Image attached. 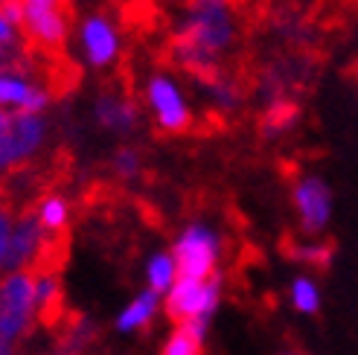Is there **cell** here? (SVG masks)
Here are the masks:
<instances>
[{
	"mask_svg": "<svg viewBox=\"0 0 358 355\" xmlns=\"http://www.w3.org/2000/svg\"><path fill=\"white\" fill-rule=\"evenodd\" d=\"M245 12L236 0H187L166 38V56L178 70L207 85L227 73L224 61L236 50Z\"/></svg>",
	"mask_w": 358,
	"mask_h": 355,
	"instance_id": "obj_1",
	"label": "cell"
},
{
	"mask_svg": "<svg viewBox=\"0 0 358 355\" xmlns=\"http://www.w3.org/2000/svg\"><path fill=\"white\" fill-rule=\"evenodd\" d=\"M24 6V38L29 52L41 59H62L76 21L73 0H21Z\"/></svg>",
	"mask_w": 358,
	"mask_h": 355,
	"instance_id": "obj_2",
	"label": "cell"
},
{
	"mask_svg": "<svg viewBox=\"0 0 358 355\" xmlns=\"http://www.w3.org/2000/svg\"><path fill=\"white\" fill-rule=\"evenodd\" d=\"M222 300V277L210 280H189L178 277L175 286L164 294V314L169 317V324L192 329L199 338L207 341L210 321L219 309Z\"/></svg>",
	"mask_w": 358,
	"mask_h": 355,
	"instance_id": "obj_3",
	"label": "cell"
},
{
	"mask_svg": "<svg viewBox=\"0 0 358 355\" xmlns=\"http://www.w3.org/2000/svg\"><path fill=\"white\" fill-rule=\"evenodd\" d=\"M38 317L35 306V274L12 271L0 286V349L15 352V344L29 332Z\"/></svg>",
	"mask_w": 358,
	"mask_h": 355,
	"instance_id": "obj_4",
	"label": "cell"
},
{
	"mask_svg": "<svg viewBox=\"0 0 358 355\" xmlns=\"http://www.w3.org/2000/svg\"><path fill=\"white\" fill-rule=\"evenodd\" d=\"M50 126L44 114L27 111H3L0 117V166L3 172H15L29 164L47 143Z\"/></svg>",
	"mask_w": 358,
	"mask_h": 355,
	"instance_id": "obj_5",
	"label": "cell"
},
{
	"mask_svg": "<svg viewBox=\"0 0 358 355\" xmlns=\"http://www.w3.org/2000/svg\"><path fill=\"white\" fill-rule=\"evenodd\" d=\"M222 236L204 222H189L178 233L172 254L178 259V274L189 280H210L216 277L219 259H222Z\"/></svg>",
	"mask_w": 358,
	"mask_h": 355,
	"instance_id": "obj_6",
	"label": "cell"
},
{
	"mask_svg": "<svg viewBox=\"0 0 358 355\" xmlns=\"http://www.w3.org/2000/svg\"><path fill=\"white\" fill-rule=\"evenodd\" d=\"M44 239L47 230L41 227L35 212H24L17 219L3 212L0 216V265H3V271H27L41 256Z\"/></svg>",
	"mask_w": 358,
	"mask_h": 355,
	"instance_id": "obj_7",
	"label": "cell"
},
{
	"mask_svg": "<svg viewBox=\"0 0 358 355\" xmlns=\"http://www.w3.org/2000/svg\"><path fill=\"white\" fill-rule=\"evenodd\" d=\"M143 96L152 111V119L157 131L164 134H187L192 129V111L187 105L184 91L178 87V82L166 73H155L149 76L146 87H143Z\"/></svg>",
	"mask_w": 358,
	"mask_h": 355,
	"instance_id": "obj_8",
	"label": "cell"
},
{
	"mask_svg": "<svg viewBox=\"0 0 358 355\" xmlns=\"http://www.w3.org/2000/svg\"><path fill=\"white\" fill-rule=\"evenodd\" d=\"M292 204L297 210L300 230L306 236L324 233L332 216V189L320 175H300L292 187Z\"/></svg>",
	"mask_w": 358,
	"mask_h": 355,
	"instance_id": "obj_9",
	"label": "cell"
},
{
	"mask_svg": "<svg viewBox=\"0 0 358 355\" xmlns=\"http://www.w3.org/2000/svg\"><path fill=\"white\" fill-rule=\"evenodd\" d=\"M79 38H82L85 61L91 67L105 70L120 59V32L105 12H94L85 17L79 27Z\"/></svg>",
	"mask_w": 358,
	"mask_h": 355,
	"instance_id": "obj_10",
	"label": "cell"
},
{
	"mask_svg": "<svg viewBox=\"0 0 358 355\" xmlns=\"http://www.w3.org/2000/svg\"><path fill=\"white\" fill-rule=\"evenodd\" d=\"M94 117L105 131L131 134L140 122V108L131 96H125L120 91H102L94 102Z\"/></svg>",
	"mask_w": 358,
	"mask_h": 355,
	"instance_id": "obj_11",
	"label": "cell"
},
{
	"mask_svg": "<svg viewBox=\"0 0 358 355\" xmlns=\"http://www.w3.org/2000/svg\"><path fill=\"white\" fill-rule=\"evenodd\" d=\"M160 309V294L146 289V291H140L131 303H125L122 312L117 314V321H114V329L117 332H140V329H146L152 321H155V314Z\"/></svg>",
	"mask_w": 358,
	"mask_h": 355,
	"instance_id": "obj_12",
	"label": "cell"
},
{
	"mask_svg": "<svg viewBox=\"0 0 358 355\" xmlns=\"http://www.w3.org/2000/svg\"><path fill=\"white\" fill-rule=\"evenodd\" d=\"M62 280L56 271H38L35 274V306H38V317L44 324H56L62 314Z\"/></svg>",
	"mask_w": 358,
	"mask_h": 355,
	"instance_id": "obj_13",
	"label": "cell"
},
{
	"mask_svg": "<svg viewBox=\"0 0 358 355\" xmlns=\"http://www.w3.org/2000/svg\"><path fill=\"white\" fill-rule=\"evenodd\" d=\"M201 87H204L210 105H213V111H219L222 117H230V114H236L242 108V82L236 76L222 73V76H216L213 82H207Z\"/></svg>",
	"mask_w": 358,
	"mask_h": 355,
	"instance_id": "obj_14",
	"label": "cell"
},
{
	"mask_svg": "<svg viewBox=\"0 0 358 355\" xmlns=\"http://www.w3.org/2000/svg\"><path fill=\"white\" fill-rule=\"evenodd\" d=\"M297 119H300V105L294 99H289V96L271 99L265 114H262V134L265 137H280L285 131H292Z\"/></svg>",
	"mask_w": 358,
	"mask_h": 355,
	"instance_id": "obj_15",
	"label": "cell"
},
{
	"mask_svg": "<svg viewBox=\"0 0 358 355\" xmlns=\"http://www.w3.org/2000/svg\"><path fill=\"white\" fill-rule=\"evenodd\" d=\"M94 338H96V324L87 314H76L73 321H70V326L64 329V335L59 338L52 355H82L94 344Z\"/></svg>",
	"mask_w": 358,
	"mask_h": 355,
	"instance_id": "obj_16",
	"label": "cell"
},
{
	"mask_svg": "<svg viewBox=\"0 0 358 355\" xmlns=\"http://www.w3.org/2000/svg\"><path fill=\"white\" fill-rule=\"evenodd\" d=\"M178 259L172 251H157L149 256L146 262V282H149V289L157 291L160 297H164L175 282H178Z\"/></svg>",
	"mask_w": 358,
	"mask_h": 355,
	"instance_id": "obj_17",
	"label": "cell"
},
{
	"mask_svg": "<svg viewBox=\"0 0 358 355\" xmlns=\"http://www.w3.org/2000/svg\"><path fill=\"white\" fill-rule=\"evenodd\" d=\"M35 216H38V222H41V227L47 230V233H62V230L67 227V222H70V204L64 201V195L52 192V195H47V198H41Z\"/></svg>",
	"mask_w": 358,
	"mask_h": 355,
	"instance_id": "obj_18",
	"label": "cell"
},
{
	"mask_svg": "<svg viewBox=\"0 0 358 355\" xmlns=\"http://www.w3.org/2000/svg\"><path fill=\"white\" fill-rule=\"evenodd\" d=\"M282 251L300 265H317V268H327V265L332 262L335 247L329 242H292L289 239V245H285Z\"/></svg>",
	"mask_w": 358,
	"mask_h": 355,
	"instance_id": "obj_19",
	"label": "cell"
},
{
	"mask_svg": "<svg viewBox=\"0 0 358 355\" xmlns=\"http://www.w3.org/2000/svg\"><path fill=\"white\" fill-rule=\"evenodd\" d=\"M289 297H292L294 312H300V314H317V309H320V289L312 277H303V274L294 277Z\"/></svg>",
	"mask_w": 358,
	"mask_h": 355,
	"instance_id": "obj_20",
	"label": "cell"
},
{
	"mask_svg": "<svg viewBox=\"0 0 358 355\" xmlns=\"http://www.w3.org/2000/svg\"><path fill=\"white\" fill-rule=\"evenodd\" d=\"M157 355H204V338L187 326H175Z\"/></svg>",
	"mask_w": 358,
	"mask_h": 355,
	"instance_id": "obj_21",
	"label": "cell"
},
{
	"mask_svg": "<svg viewBox=\"0 0 358 355\" xmlns=\"http://www.w3.org/2000/svg\"><path fill=\"white\" fill-rule=\"evenodd\" d=\"M111 169H114L120 178H125V181H131V178H137L140 169H143V157H140L137 149L122 146V149H117L114 157H111Z\"/></svg>",
	"mask_w": 358,
	"mask_h": 355,
	"instance_id": "obj_22",
	"label": "cell"
},
{
	"mask_svg": "<svg viewBox=\"0 0 358 355\" xmlns=\"http://www.w3.org/2000/svg\"><path fill=\"white\" fill-rule=\"evenodd\" d=\"M277 355H300L297 349H282V352H277Z\"/></svg>",
	"mask_w": 358,
	"mask_h": 355,
	"instance_id": "obj_23",
	"label": "cell"
},
{
	"mask_svg": "<svg viewBox=\"0 0 358 355\" xmlns=\"http://www.w3.org/2000/svg\"><path fill=\"white\" fill-rule=\"evenodd\" d=\"M155 3H160V0H155ZM169 3H181V6H184V3H187V0H169Z\"/></svg>",
	"mask_w": 358,
	"mask_h": 355,
	"instance_id": "obj_24",
	"label": "cell"
},
{
	"mask_svg": "<svg viewBox=\"0 0 358 355\" xmlns=\"http://www.w3.org/2000/svg\"><path fill=\"white\" fill-rule=\"evenodd\" d=\"M347 3H355V0H347Z\"/></svg>",
	"mask_w": 358,
	"mask_h": 355,
	"instance_id": "obj_25",
	"label": "cell"
}]
</instances>
